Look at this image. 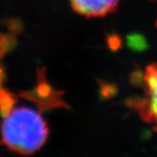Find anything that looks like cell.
<instances>
[{
  "instance_id": "1",
  "label": "cell",
  "mask_w": 157,
  "mask_h": 157,
  "mask_svg": "<svg viewBox=\"0 0 157 157\" xmlns=\"http://www.w3.org/2000/svg\"><path fill=\"white\" fill-rule=\"evenodd\" d=\"M43 109L14 106L0 121V142L19 154H32L39 151L48 136V127Z\"/></svg>"
},
{
  "instance_id": "2",
  "label": "cell",
  "mask_w": 157,
  "mask_h": 157,
  "mask_svg": "<svg viewBox=\"0 0 157 157\" xmlns=\"http://www.w3.org/2000/svg\"><path fill=\"white\" fill-rule=\"evenodd\" d=\"M137 82L140 85L141 95L130 98L127 106L157 132V63L145 67Z\"/></svg>"
},
{
  "instance_id": "3",
  "label": "cell",
  "mask_w": 157,
  "mask_h": 157,
  "mask_svg": "<svg viewBox=\"0 0 157 157\" xmlns=\"http://www.w3.org/2000/svg\"><path fill=\"white\" fill-rule=\"evenodd\" d=\"M120 0H70L75 12L86 17H102L114 13Z\"/></svg>"
},
{
  "instance_id": "4",
  "label": "cell",
  "mask_w": 157,
  "mask_h": 157,
  "mask_svg": "<svg viewBox=\"0 0 157 157\" xmlns=\"http://www.w3.org/2000/svg\"><path fill=\"white\" fill-rule=\"evenodd\" d=\"M19 31V27L16 24L9 26L8 30H0V89L3 88V83L5 82V71L2 64V61L8 52L13 50L14 48L17 35Z\"/></svg>"
},
{
  "instance_id": "5",
  "label": "cell",
  "mask_w": 157,
  "mask_h": 157,
  "mask_svg": "<svg viewBox=\"0 0 157 157\" xmlns=\"http://www.w3.org/2000/svg\"><path fill=\"white\" fill-rule=\"evenodd\" d=\"M155 1H157V0H155ZM156 27H157V20H156Z\"/></svg>"
}]
</instances>
